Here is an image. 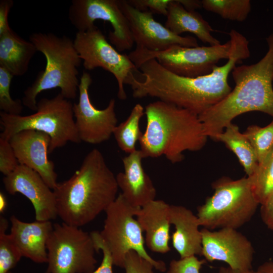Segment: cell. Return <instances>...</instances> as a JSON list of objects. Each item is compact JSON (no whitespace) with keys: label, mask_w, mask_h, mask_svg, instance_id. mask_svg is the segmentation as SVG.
I'll use <instances>...</instances> for the list:
<instances>
[{"label":"cell","mask_w":273,"mask_h":273,"mask_svg":"<svg viewBox=\"0 0 273 273\" xmlns=\"http://www.w3.org/2000/svg\"><path fill=\"white\" fill-rule=\"evenodd\" d=\"M123 268L125 273H154V266L134 250L128 251L125 256Z\"/></svg>","instance_id":"4dcf8cb0"},{"label":"cell","mask_w":273,"mask_h":273,"mask_svg":"<svg viewBox=\"0 0 273 273\" xmlns=\"http://www.w3.org/2000/svg\"><path fill=\"white\" fill-rule=\"evenodd\" d=\"M244 134L255 152L258 164L273 151V120L264 127L250 125L247 128Z\"/></svg>","instance_id":"f1b7e54d"},{"label":"cell","mask_w":273,"mask_h":273,"mask_svg":"<svg viewBox=\"0 0 273 273\" xmlns=\"http://www.w3.org/2000/svg\"><path fill=\"white\" fill-rule=\"evenodd\" d=\"M92 83L89 73L84 71L78 87L79 100L73 104L75 122L81 141L96 145L108 140L117 125L115 101L110 100L104 109H98L92 103L88 89Z\"/></svg>","instance_id":"4fadbf2b"},{"label":"cell","mask_w":273,"mask_h":273,"mask_svg":"<svg viewBox=\"0 0 273 273\" xmlns=\"http://www.w3.org/2000/svg\"><path fill=\"white\" fill-rule=\"evenodd\" d=\"M170 221L175 227L171 236L172 245L180 258L201 256L202 236L197 215L183 206L170 205Z\"/></svg>","instance_id":"44dd1931"},{"label":"cell","mask_w":273,"mask_h":273,"mask_svg":"<svg viewBox=\"0 0 273 273\" xmlns=\"http://www.w3.org/2000/svg\"><path fill=\"white\" fill-rule=\"evenodd\" d=\"M217 273H256V271L252 269H238L229 266H222L219 268Z\"/></svg>","instance_id":"ab89813d"},{"label":"cell","mask_w":273,"mask_h":273,"mask_svg":"<svg viewBox=\"0 0 273 273\" xmlns=\"http://www.w3.org/2000/svg\"><path fill=\"white\" fill-rule=\"evenodd\" d=\"M165 26L177 35L189 32L210 46L221 44L212 35L213 29L209 23L195 11L187 10L178 0H171L169 2Z\"/></svg>","instance_id":"7402d4cb"},{"label":"cell","mask_w":273,"mask_h":273,"mask_svg":"<svg viewBox=\"0 0 273 273\" xmlns=\"http://www.w3.org/2000/svg\"><path fill=\"white\" fill-rule=\"evenodd\" d=\"M3 181L9 194L20 193L30 201L36 220H51L58 216L53 190L34 170L19 164L14 171L5 176Z\"/></svg>","instance_id":"2e32d148"},{"label":"cell","mask_w":273,"mask_h":273,"mask_svg":"<svg viewBox=\"0 0 273 273\" xmlns=\"http://www.w3.org/2000/svg\"><path fill=\"white\" fill-rule=\"evenodd\" d=\"M68 16L78 32L92 28L97 20L109 22L113 31H109L108 39L118 52L130 50L133 46L128 22L119 7L118 0H73Z\"/></svg>","instance_id":"7c38bea8"},{"label":"cell","mask_w":273,"mask_h":273,"mask_svg":"<svg viewBox=\"0 0 273 273\" xmlns=\"http://www.w3.org/2000/svg\"><path fill=\"white\" fill-rule=\"evenodd\" d=\"M145 114L143 107L136 104L127 118L117 125L113 134L119 148L128 154L136 150L135 145L139 141L142 132L140 128V121Z\"/></svg>","instance_id":"d4e9b609"},{"label":"cell","mask_w":273,"mask_h":273,"mask_svg":"<svg viewBox=\"0 0 273 273\" xmlns=\"http://www.w3.org/2000/svg\"><path fill=\"white\" fill-rule=\"evenodd\" d=\"M266 40L265 56L255 64L235 66L234 89L199 115L208 138L215 141L235 118L245 113L259 111L273 117V32Z\"/></svg>","instance_id":"3957f363"},{"label":"cell","mask_w":273,"mask_h":273,"mask_svg":"<svg viewBox=\"0 0 273 273\" xmlns=\"http://www.w3.org/2000/svg\"><path fill=\"white\" fill-rule=\"evenodd\" d=\"M145 114L146 129L139 141L144 158L164 156L175 163L185 151H199L206 144L199 116L188 110L158 100L145 107Z\"/></svg>","instance_id":"277c9868"},{"label":"cell","mask_w":273,"mask_h":273,"mask_svg":"<svg viewBox=\"0 0 273 273\" xmlns=\"http://www.w3.org/2000/svg\"><path fill=\"white\" fill-rule=\"evenodd\" d=\"M128 203L120 193L106 210V218L100 235L109 249L113 264L123 268L126 254L137 252L161 272L166 270L165 263L152 258L145 248L142 229L136 216L139 209Z\"/></svg>","instance_id":"ba28073f"},{"label":"cell","mask_w":273,"mask_h":273,"mask_svg":"<svg viewBox=\"0 0 273 273\" xmlns=\"http://www.w3.org/2000/svg\"><path fill=\"white\" fill-rule=\"evenodd\" d=\"M144 158L135 150L122 159L124 171L116 176L118 188L125 199L133 206L141 207L155 199L156 190L142 166Z\"/></svg>","instance_id":"ac0fdd59"},{"label":"cell","mask_w":273,"mask_h":273,"mask_svg":"<svg viewBox=\"0 0 273 273\" xmlns=\"http://www.w3.org/2000/svg\"><path fill=\"white\" fill-rule=\"evenodd\" d=\"M170 206L162 200H154L141 207L136 215L143 232L145 241L152 251L166 253L170 251Z\"/></svg>","instance_id":"d6986e66"},{"label":"cell","mask_w":273,"mask_h":273,"mask_svg":"<svg viewBox=\"0 0 273 273\" xmlns=\"http://www.w3.org/2000/svg\"><path fill=\"white\" fill-rule=\"evenodd\" d=\"M9 141L19 164L37 172L53 190L58 183L55 164L48 156L50 136L35 130H24L14 135Z\"/></svg>","instance_id":"e0dca14e"},{"label":"cell","mask_w":273,"mask_h":273,"mask_svg":"<svg viewBox=\"0 0 273 273\" xmlns=\"http://www.w3.org/2000/svg\"><path fill=\"white\" fill-rule=\"evenodd\" d=\"M171 0H127V3L142 12H149L166 16Z\"/></svg>","instance_id":"e575fe53"},{"label":"cell","mask_w":273,"mask_h":273,"mask_svg":"<svg viewBox=\"0 0 273 273\" xmlns=\"http://www.w3.org/2000/svg\"><path fill=\"white\" fill-rule=\"evenodd\" d=\"M231 43L226 63L215 66L207 75L195 78L174 74L155 59L142 64L140 79L131 74L126 84L130 85L134 98L155 97L200 115L224 99L232 90L228 77L236 64L250 56L249 41L235 29L229 33Z\"/></svg>","instance_id":"6da1fadb"},{"label":"cell","mask_w":273,"mask_h":273,"mask_svg":"<svg viewBox=\"0 0 273 273\" xmlns=\"http://www.w3.org/2000/svg\"><path fill=\"white\" fill-rule=\"evenodd\" d=\"M73 104L60 93L52 98H42L37 102V110L29 115H11L1 111L0 138L9 140L24 130H35L51 138L49 153L69 142L81 141L74 119Z\"/></svg>","instance_id":"8992f818"},{"label":"cell","mask_w":273,"mask_h":273,"mask_svg":"<svg viewBox=\"0 0 273 273\" xmlns=\"http://www.w3.org/2000/svg\"><path fill=\"white\" fill-rule=\"evenodd\" d=\"M204 260H199L195 255L173 259L169 264L167 273H200Z\"/></svg>","instance_id":"d6a6232c"},{"label":"cell","mask_w":273,"mask_h":273,"mask_svg":"<svg viewBox=\"0 0 273 273\" xmlns=\"http://www.w3.org/2000/svg\"><path fill=\"white\" fill-rule=\"evenodd\" d=\"M248 177L259 205L264 204L273 193V151Z\"/></svg>","instance_id":"484cf974"},{"label":"cell","mask_w":273,"mask_h":273,"mask_svg":"<svg viewBox=\"0 0 273 273\" xmlns=\"http://www.w3.org/2000/svg\"><path fill=\"white\" fill-rule=\"evenodd\" d=\"M118 188L103 154L93 149L73 175L53 190L58 216L67 224L83 226L106 211L117 198Z\"/></svg>","instance_id":"7a4b0ae2"},{"label":"cell","mask_w":273,"mask_h":273,"mask_svg":"<svg viewBox=\"0 0 273 273\" xmlns=\"http://www.w3.org/2000/svg\"><path fill=\"white\" fill-rule=\"evenodd\" d=\"M73 41L84 68L92 70L101 67L112 73L118 83V98L125 100L124 85L129 75L138 70L128 55L114 48L96 25L85 31H77Z\"/></svg>","instance_id":"8fae6325"},{"label":"cell","mask_w":273,"mask_h":273,"mask_svg":"<svg viewBox=\"0 0 273 273\" xmlns=\"http://www.w3.org/2000/svg\"><path fill=\"white\" fill-rule=\"evenodd\" d=\"M201 256L209 262L221 261L238 269H252L254 249L248 238L237 229L201 230Z\"/></svg>","instance_id":"9a60e30c"},{"label":"cell","mask_w":273,"mask_h":273,"mask_svg":"<svg viewBox=\"0 0 273 273\" xmlns=\"http://www.w3.org/2000/svg\"><path fill=\"white\" fill-rule=\"evenodd\" d=\"M9 226L7 219L0 217V273H8L22 257L10 234L6 233Z\"/></svg>","instance_id":"83f0119b"},{"label":"cell","mask_w":273,"mask_h":273,"mask_svg":"<svg viewBox=\"0 0 273 273\" xmlns=\"http://www.w3.org/2000/svg\"><path fill=\"white\" fill-rule=\"evenodd\" d=\"M215 141L224 143L237 156L247 176L252 175L256 170L258 161L250 142L239 127L233 123L219 134Z\"/></svg>","instance_id":"cb8c5ba5"},{"label":"cell","mask_w":273,"mask_h":273,"mask_svg":"<svg viewBox=\"0 0 273 273\" xmlns=\"http://www.w3.org/2000/svg\"><path fill=\"white\" fill-rule=\"evenodd\" d=\"M10 220V235L22 257L37 263H47V243L53 229L51 220L27 222L15 215H12Z\"/></svg>","instance_id":"ffe728a7"},{"label":"cell","mask_w":273,"mask_h":273,"mask_svg":"<svg viewBox=\"0 0 273 273\" xmlns=\"http://www.w3.org/2000/svg\"><path fill=\"white\" fill-rule=\"evenodd\" d=\"M202 7L224 19L242 22L251 9L249 0H202Z\"/></svg>","instance_id":"4316f807"},{"label":"cell","mask_w":273,"mask_h":273,"mask_svg":"<svg viewBox=\"0 0 273 273\" xmlns=\"http://www.w3.org/2000/svg\"><path fill=\"white\" fill-rule=\"evenodd\" d=\"M18 160L9 140L0 138V171L6 176L19 166Z\"/></svg>","instance_id":"1f68e13d"},{"label":"cell","mask_w":273,"mask_h":273,"mask_svg":"<svg viewBox=\"0 0 273 273\" xmlns=\"http://www.w3.org/2000/svg\"><path fill=\"white\" fill-rule=\"evenodd\" d=\"M29 41L37 51L45 57V69L37 75L33 83L24 92V106L36 111V97L41 92L60 88L66 99L76 97L80 80L78 70L82 60L70 37L58 36L52 33L35 32L29 35Z\"/></svg>","instance_id":"5b68a950"},{"label":"cell","mask_w":273,"mask_h":273,"mask_svg":"<svg viewBox=\"0 0 273 273\" xmlns=\"http://www.w3.org/2000/svg\"><path fill=\"white\" fill-rule=\"evenodd\" d=\"M231 47L229 40L223 44L207 47L174 45L159 52L135 48L127 55L138 69L144 62L154 59L174 74L195 78L210 73L219 60H228Z\"/></svg>","instance_id":"30bf717a"},{"label":"cell","mask_w":273,"mask_h":273,"mask_svg":"<svg viewBox=\"0 0 273 273\" xmlns=\"http://www.w3.org/2000/svg\"><path fill=\"white\" fill-rule=\"evenodd\" d=\"M118 2L128 22L136 49L159 52L174 45L188 47L198 46L195 37L175 34L165 25L156 21L151 13L136 9L129 5L127 0H118Z\"/></svg>","instance_id":"5bb4252c"},{"label":"cell","mask_w":273,"mask_h":273,"mask_svg":"<svg viewBox=\"0 0 273 273\" xmlns=\"http://www.w3.org/2000/svg\"><path fill=\"white\" fill-rule=\"evenodd\" d=\"M256 273H273V260L267 261L259 265Z\"/></svg>","instance_id":"f35d334b"},{"label":"cell","mask_w":273,"mask_h":273,"mask_svg":"<svg viewBox=\"0 0 273 273\" xmlns=\"http://www.w3.org/2000/svg\"><path fill=\"white\" fill-rule=\"evenodd\" d=\"M182 6L188 11H194L202 7L201 1L178 0Z\"/></svg>","instance_id":"74e56055"},{"label":"cell","mask_w":273,"mask_h":273,"mask_svg":"<svg viewBox=\"0 0 273 273\" xmlns=\"http://www.w3.org/2000/svg\"><path fill=\"white\" fill-rule=\"evenodd\" d=\"M14 5L12 0L0 1V34L10 30L8 15Z\"/></svg>","instance_id":"8d00e7d4"},{"label":"cell","mask_w":273,"mask_h":273,"mask_svg":"<svg viewBox=\"0 0 273 273\" xmlns=\"http://www.w3.org/2000/svg\"><path fill=\"white\" fill-rule=\"evenodd\" d=\"M37 51L32 42L24 39L12 29L0 34V66L13 76H21L27 72Z\"/></svg>","instance_id":"603a6c76"},{"label":"cell","mask_w":273,"mask_h":273,"mask_svg":"<svg viewBox=\"0 0 273 273\" xmlns=\"http://www.w3.org/2000/svg\"><path fill=\"white\" fill-rule=\"evenodd\" d=\"M91 236L98 252L101 250L103 252V259L100 265L91 273H113V261L111 253L102 239L100 232L93 231L90 233Z\"/></svg>","instance_id":"836d02e7"},{"label":"cell","mask_w":273,"mask_h":273,"mask_svg":"<svg viewBox=\"0 0 273 273\" xmlns=\"http://www.w3.org/2000/svg\"><path fill=\"white\" fill-rule=\"evenodd\" d=\"M212 186L213 194L197 207L201 226L210 230H237L251 220L259 204L248 176L236 180L222 177Z\"/></svg>","instance_id":"52a82bcc"},{"label":"cell","mask_w":273,"mask_h":273,"mask_svg":"<svg viewBox=\"0 0 273 273\" xmlns=\"http://www.w3.org/2000/svg\"><path fill=\"white\" fill-rule=\"evenodd\" d=\"M7 200L5 195L2 192L0 193V212L3 213L7 207Z\"/></svg>","instance_id":"60d3db41"},{"label":"cell","mask_w":273,"mask_h":273,"mask_svg":"<svg viewBox=\"0 0 273 273\" xmlns=\"http://www.w3.org/2000/svg\"><path fill=\"white\" fill-rule=\"evenodd\" d=\"M260 206L262 221L268 229L273 231V193L264 204Z\"/></svg>","instance_id":"d590c367"},{"label":"cell","mask_w":273,"mask_h":273,"mask_svg":"<svg viewBox=\"0 0 273 273\" xmlns=\"http://www.w3.org/2000/svg\"><path fill=\"white\" fill-rule=\"evenodd\" d=\"M47 249L45 273H91L96 269L97 251L90 233L79 227L53 224Z\"/></svg>","instance_id":"9c48e42d"},{"label":"cell","mask_w":273,"mask_h":273,"mask_svg":"<svg viewBox=\"0 0 273 273\" xmlns=\"http://www.w3.org/2000/svg\"><path fill=\"white\" fill-rule=\"evenodd\" d=\"M14 76L0 66V109L11 115H20L23 109L22 101L14 100L10 95L11 81Z\"/></svg>","instance_id":"f546056e"},{"label":"cell","mask_w":273,"mask_h":273,"mask_svg":"<svg viewBox=\"0 0 273 273\" xmlns=\"http://www.w3.org/2000/svg\"><path fill=\"white\" fill-rule=\"evenodd\" d=\"M8 273H11L10 271L8 272Z\"/></svg>","instance_id":"b9f144b4"}]
</instances>
